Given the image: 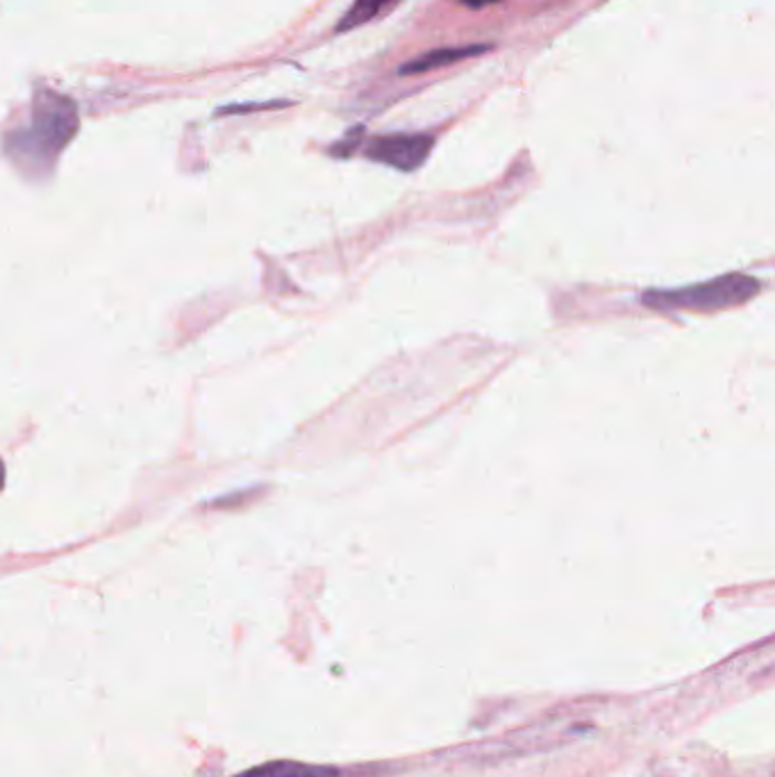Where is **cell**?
<instances>
[{"instance_id":"6da1fadb","label":"cell","mask_w":775,"mask_h":777,"mask_svg":"<svg viewBox=\"0 0 775 777\" xmlns=\"http://www.w3.org/2000/svg\"><path fill=\"white\" fill-rule=\"evenodd\" d=\"M81 116L75 103L57 92L39 89L32 103L30 126L8 137V155L14 164L28 173H49L60 152L71 143Z\"/></svg>"},{"instance_id":"7a4b0ae2","label":"cell","mask_w":775,"mask_h":777,"mask_svg":"<svg viewBox=\"0 0 775 777\" xmlns=\"http://www.w3.org/2000/svg\"><path fill=\"white\" fill-rule=\"evenodd\" d=\"M760 291V283L751 276L730 274L703 285H693L684 289L660 291L652 289L644 294V305L655 309H693V312H716L732 305L746 302Z\"/></svg>"},{"instance_id":"3957f363","label":"cell","mask_w":775,"mask_h":777,"mask_svg":"<svg viewBox=\"0 0 775 777\" xmlns=\"http://www.w3.org/2000/svg\"><path fill=\"white\" fill-rule=\"evenodd\" d=\"M433 146H435V139L431 135L396 132V135H382V137L369 139L362 148V155L371 162L410 173L423 167V162L428 160Z\"/></svg>"},{"instance_id":"277c9868","label":"cell","mask_w":775,"mask_h":777,"mask_svg":"<svg viewBox=\"0 0 775 777\" xmlns=\"http://www.w3.org/2000/svg\"><path fill=\"white\" fill-rule=\"evenodd\" d=\"M489 51H491L489 44H467V46H450V49L428 51V53H423V55L405 62L401 66V75H421V73H428V71H435V68H444V66L457 64L461 60H471V57L485 55Z\"/></svg>"},{"instance_id":"5b68a950","label":"cell","mask_w":775,"mask_h":777,"mask_svg":"<svg viewBox=\"0 0 775 777\" xmlns=\"http://www.w3.org/2000/svg\"><path fill=\"white\" fill-rule=\"evenodd\" d=\"M337 770L330 766H312L302 762H291V759H278V762H266L262 766L248 768L235 777H335Z\"/></svg>"},{"instance_id":"8992f818","label":"cell","mask_w":775,"mask_h":777,"mask_svg":"<svg viewBox=\"0 0 775 777\" xmlns=\"http://www.w3.org/2000/svg\"><path fill=\"white\" fill-rule=\"evenodd\" d=\"M394 3V0H355V3L351 6V10H348L341 21L337 23V32L343 34V32H351L355 28H362L367 25L369 21H373L382 10H386Z\"/></svg>"},{"instance_id":"52a82bcc","label":"cell","mask_w":775,"mask_h":777,"mask_svg":"<svg viewBox=\"0 0 775 777\" xmlns=\"http://www.w3.org/2000/svg\"><path fill=\"white\" fill-rule=\"evenodd\" d=\"M287 103H259V105H230L225 109H219V114H242V111H253V109H274L283 107Z\"/></svg>"},{"instance_id":"ba28073f","label":"cell","mask_w":775,"mask_h":777,"mask_svg":"<svg viewBox=\"0 0 775 777\" xmlns=\"http://www.w3.org/2000/svg\"><path fill=\"white\" fill-rule=\"evenodd\" d=\"M459 3L464 8H469V10H482V8H489V6L498 3V0H459Z\"/></svg>"},{"instance_id":"9c48e42d","label":"cell","mask_w":775,"mask_h":777,"mask_svg":"<svg viewBox=\"0 0 775 777\" xmlns=\"http://www.w3.org/2000/svg\"><path fill=\"white\" fill-rule=\"evenodd\" d=\"M3 478H6V469H3V464H0V485H3Z\"/></svg>"}]
</instances>
